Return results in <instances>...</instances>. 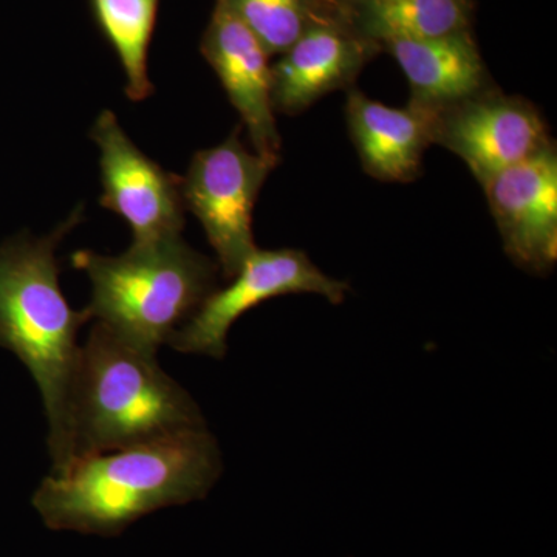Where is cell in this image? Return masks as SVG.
I'll return each instance as SVG.
<instances>
[{
    "label": "cell",
    "instance_id": "1",
    "mask_svg": "<svg viewBox=\"0 0 557 557\" xmlns=\"http://www.w3.org/2000/svg\"><path fill=\"white\" fill-rule=\"evenodd\" d=\"M222 457L207 426L75 458L42 480L33 507L50 530L119 536L159 509L207 497Z\"/></svg>",
    "mask_w": 557,
    "mask_h": 557
},
{
    "label": "cell",
    "instance_id": "2",
    "mask_svg": "<svg viewBox=\"0 0 557 557\" xmlns=\"http://www.w3.org/2000/svg\"><path fill=\"white\" fill-rule=\"evenodd\" d=\"M81 218L78 209L49 236L17 237L0 247V347L13 351L38 384L49 418L53 472L70 463V392L78 332L89 321L62 295L57 249Z\"/></svg>",
    "mask_w": 557,
    "mask_h": 557
},
{
    "label": "cell",
    "instance_id": "3",
    "mask_svg": "<svg viewBox=\"0 0 557 557\" xmlns=\"http://www.w3.org/2000/svg\"><path fill=\"white\" fill-rule=\"evenodd\" d=\"M203 426L199 405L160 368L156 351L95 322L70 392V463Z\"/></svg>",
    "mask_w": 557,
    "mask_h": 557
},
{
    "label": "cell",
    "instance_id": "4",
    "mask_svg": "<svg viewBox=\"0 0 557 557\" xmlns=\"http://www.w3.org/2000/svg\"><path fill=\"white\" fill-rule=\"evenodd\" d=\"M72 265L91 284L84 309L89 321L156 354L214 292L218 274V265L182 237L132 244L120 256L81 249Z\"/></svg>",
    "mask_w": 557,
    "mask_h": 557
},
{
    "label": "cell",
    "instance_id": "5",
    "mask_svg": "<svg viewBox=\"0 0 557 557\" xmlns=\"http://www.w3.org/2000/svg\"><path fill=\"white\" fill-rule=\"evenodd\" d=\"M242 126L214 148L199 150L182 177L186 211L193 212L218 255L223 276L231 278L258 249L252 212L260 189L277 166L240 139Z\"/></svg>",
    "mask_w": 557,
    "mask_h": 557
},
{
    "label": "cell",
    "instance_id": "6",
    "mask_svg": "<svg viewBox=\"0 0 557 557\" xmlns=\"http://www.w3.org/2000/svg\"><path fill=\"white\" fill-rule=\"evenodd\" d=\"M346 282L327 276L300 249H256L231 277L225 288H215L199 310L172 335L170 346L182 354L222 359L234 322L265 300L293 293H314L341 304Z\"/></svg>",
    "mask_w": 557,
    "mask_h": 557
},
{
    "label": "cell",
    "instance_id": "7",
    "mask_svg": "<svg viewBox=\"0 0 557 557\" xmlns=\"http://www.w3.org/2000/svg\"><path fill=\"white\" fill-rule=\"evenodd\" d=\"M90 137L100 150V203L131 226L134 244L180 237L186 211L182 177L145 156L110 110L98 115Z\"/></svg>",
    "mask_w": 557,
    "mask_h": 557
},
{
    "label": "cell",
    "instance_id": "8",
    "mask_svg": "<svg viewBox=\"0 0 557 557\" xmlns=\"http://www.w3.org/2000/svg\"><path fill=\"white\" fill-rule=\"evenodd\" d=\"M432 141L460 157L483 186L553 139L536 106L493 87L435 113Z\"/></svg>",
    "mask_w": 557,
    "mask_h": 557
},
{
    "label": "cell",
    "instance_id": "9",
    "mask_svg": "<svg viewBox=\"0 0 557 557\" xmlns=\"http://www.w3.org/2000/svg\"><path fill=\"white\" fill-rule=\"evenodd\" d=\"M491 214L512 262L547 273L557 260L556 143L487 180Z\"/></svg>",
    "mask_w": 557,
    "mask_h": 557
},
{
    "label": "cell",
    "instance_id": "10",
    "mask_svg": "<svg viewBox=\"0 0 557 557\" xmlns=\"http://www.w3.org/2000/svg\"><path fill=\"white\" fill-rule=\"evenodd\" d=\"M203 54L239 112L255 152L277 164L282 143L271 104L270 54L239 17L220 2L205 38Z\"/></svg>",
    "mask_w": 557,
    "mask_h": 557
},
{
    "label": "cell",
    "instance_id": "11",
    "mask_svg": "<svg viewBox=\"0 0 557 557\" xmlns=\"http://www.w3.org/2000/svg\"><path fill=\"white\" fill-rule=\"evenodd\" d=\"M271 67L274 112L298 115L332 91L354 84L368 60V44L332 24L317 25Z\"/></svg>",
    "mask_w": 557,
    "mask_h": 557
},
{
    "label": "cell",
    "instance_id": "12",
    "mask_svg": "<svg viewBox=\"0 0 557 557\" xmlns=\"http://www.w3.org/2000/svg\"><path fill=\"white\" fill-rule=\"evenodd\" d=\"M346 116L362 168L381 182H413L420 175L424 150L434 145L435 113L408 104L388 108L361 90L347 95Z\"/></svg>",
    "mask_w": 557,
    "mask_h": 557
},
{
    "label": "cell",
    "instance_id": "13",
    "mask_svg": "<svg viewBox=\"0 0 557 557\" xmlns=\"http://www.w3.org/2000/svg\"><path fill=\"white\" fill-rule=\"evenodd\" d=\"M384 46L409 81V104L428 112H442L496 87L467 32L434 39L388 40Z\"/></svg>",
    "mask_w": 557,
    "mask_h": 557
},
{
    "label": "cell",
    "instance_id": "14",
    "mask_svg": "<svg viewBox=\"0 0 557 557\" xmlns=\"http://www.w3.org/2000/svg\"><path fill=\"white\" fill-rule=\"evenodd\" d=\"M359 7L362 36L375 42L434 39L467 32L465 0H369Z\"/></svg>",
    "mask_w": 557,
    "mask_h": 557
},
{
    "label": "cell",
    "instance_id": "15",
    "mask_svg": "<svg viewBox=\"0 0 557 557\" xmlns=\"http://www.w3.org/2000/svg\"><path fill=\"white\" fill-rule=\"evenodd\" d=\"M159 0H94L95 13L116 54L131 101H143L152 95L148 75V49L156 24Z\"/></svg>",
    "mask_w": 557,
    "mask_h": 557
},
{
    "label": "cell",
    "instance_id": "16",
    "mask_svg": "<svg viewBox=\"0 0 557 557\" xmlns=\"http://www.w3.org/2000/svg\"><path fill=\"white\" fill-rule=\"evenodd\" d=\"M239 17L269 54L285 53L311 27L324 25L313 20L310 0H220Z\"/></svg>",
    "mask_w": 557,
    "mask_h": 557
},
{
    "label": "cell",
    "instance_id": "17",
    "mask_svg": "<svg viewBox=\"0 0 557 557\" xmlns=\"http://www.w3.org/2000/svg\"><path fill=\"white\" fill-rule=\"evenodd\" d=\"M341 2L359 3V5H362V3L369 2V0H341Z\"/></svg>",
    "mask_w": 557,
    "mask_h": 557
}]
</instances>
